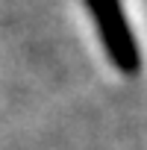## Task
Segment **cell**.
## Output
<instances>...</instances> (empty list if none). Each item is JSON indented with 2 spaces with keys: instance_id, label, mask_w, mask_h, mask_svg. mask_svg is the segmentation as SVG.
<instances>
[{
  "instance_id": "cell-1",
  "label": "cell",
  "mask_w": 147,
  "mask_h": 150,
  "mask_svg": "<svg viewBox=\"0 0 147 150\" xmlns=\"http://www.w3.org/2000/svg\"><path fill=\"white\" fill-rule=\"evenodd\" d=\"M86 9L97 27V35L106 47L109 62L121 74H138L141 53H138V41L129 30L121 0H86Z\"/></svg>"
}]
</instances>
